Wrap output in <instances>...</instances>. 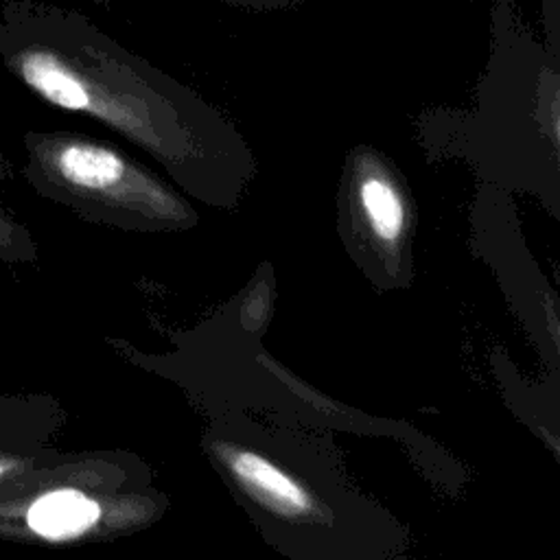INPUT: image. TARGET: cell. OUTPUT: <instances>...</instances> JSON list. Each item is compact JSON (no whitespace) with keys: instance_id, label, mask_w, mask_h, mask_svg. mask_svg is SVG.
<instances>
[{"instance_id":"obj_8","label":"cell","mask_w":560,"mask_h":560,"mask_svg":"<svg viewBox=\"0 0 560 560\" xmlns=\"http://www.w3.org/2000/svg\"><path fill=\"white\" fill-rule=\"evenodd\" d=\"M214 2L243 9V11H254V13H278V11L293 9L304 0H214Z\"/></svg>"},{"instance_id":"obj_2","label":"cell","mask_w":560,"mask_h":560,"mask_svg":"<svg viewBox=\"0 0 560 560\" xmlns=\"http://www.w3.org/2000/svg\"><path fill=\"white\" fill-rule=\"evenodd\" d=\"M424 149L508 160L534 158L558 171L560 55L523 24L512 0L492 9V50L470 107L433 109L418 120Z\"/></svg>"},{"instance_id":"obj_3","label":"cell","mask_w":560,"mask_h":560,"mask_svg":"<svg viewBox=\"0 0 560 560\" xmlns=\"http://www.w3.org/2000/svg\"><path fill=\"white\" fill-rule=\"evenodd\" d=\"M24 179L46 199L105 223L127 228L186 225L190 206L151 168L92 136L55 129L26 131Z\"/></svg>"},{"instance_id":"obj_9","label":"cell","mask_w":560,"mask_h":560,"mask_svg":"<svg viewBox=\"0 0 560 560\" xmlns=\"http://www.w3.org/2000/svg\"><path fill=\"white\" fill-rule=\"evenodd\" d=\"M4 173H7V166H4V155L0 153V184H2V179H4ZM2 208V206H0Z\"/></svg>"},{"instance_id":"obj_1","label":"cell","mask_w":560,"mask_h":560,"mask_svg":"<svg viewBox=\"0 0 560 560\" xmlns=\"http://www.w3.org/2000/svg\"><path fill=\"white\" fill-rule=\"evenodd\" d=\"M0 61L37 98L103 122L206 201L232 203L256 173L247 138L221 107L74 9L4 0Z\"/></svg>"},{"instance_id":"obj_6","label":"cell","mask_w":560,"mask_h":560,"mask_svg":"<svg viewBox=\"0 0 560 560\" xmlns=\"http://www.w3.org/2000/svg\"><path fill=\"white\" fill-rule=\"evenodd\" d=\"M35 256L31 234L0 208V262H18Z\"/></svg>"},{"instance_id":"obj_7","label":"cell","mask_w":560,"mask_h":560,"mask_svg":"<svg viewBox=\"0 0 560 560\" xmlns=\"http://www.w3.org/2000/svg\"><path fill=\"white\" fill-rule=\"evenodd\" d=\"M545 22V44L551 52L560 55V0H538Z\"/></svg>"},{"instance_id":"obj_5","label":"cell","mask_w":560,"mask_h":560,"mask_svg":"<svg viewBox=\"0 0 560 560\" xmlns=\"http://www.w3.org/2000/svg\"><path fill=\"white\" fill-rule=\"evenodd\" d=\"M98 516L101 508L94 499L72 488H59L28 503L24 525L39 538L66 540L92 529Z\"/></svg>"},{"instance_id":"obj_10","label":"cell","mask_w":560,"mask_h":560,"mask_svg":"<svg viewBox=\"0 0 560 560\" xmlns=\"http://www.w3.org/2000/svg\"><path fill=\"white\" fill-rule=\"evenodd\" d=\"M9 468H11V466H9V464H4V462H0V477H2V475H7V472H9Z\"/></svg>"},{"instance_id":"obj_4","label":"cell","mask_w":560,"mask_h":560,"mask_svg":"<svg viewBox=\"0 0 560 560\" xmlns=\"http://www.w3.org/2000/svg\"><path fill=\"white\" fill-rule=\"evenodd\" d=\"M221 455L238 483L271 512L291 518L311 510L306 490L265 457L241 448H221Z\"/></svg>"}]
</instances>
